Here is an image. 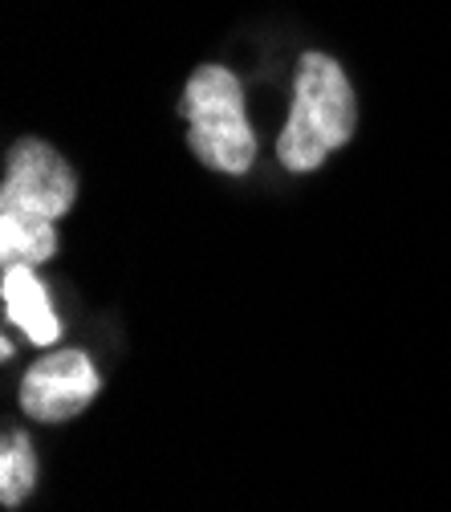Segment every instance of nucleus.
I'll return each instance as SVG.
<instances>
[{
  "label": "nucleus",
  "mask_w": 451,
  "mask_h": 512,
  "mask_svg": "<svg viewBox=\"0 0 451 512\" xmlns=\"http://www.w3.org/2000/svg\"><path fill=\"white\" fill-rule=\"evenodd\" d=\"M74 196H78V179H74L70 163L61 159L49 143L21 139L13 147L5 191H0V208L41 216V220H57V216H66L74 208Z\"/></svg>",
  "instance_id": "obj_3"
},
{
  "label": "nucleus",
  "mask_w": 451,
  "mask_h": 512,
  "mask_svg": "<svg viewBox=\"0 0 451 512\" xmlns=\"http://www.w3.org/2000/svg\"><path fill=\"white\" fill-rule=\"evenodd\" d=\"M37 484V460H33V443L21 431L5 435V447H0V500L9 508L21 504Z\"/></svg>",
  "instance_id": "obj_7"
},
{
  "label": "nucleus",
  "mask_w": 451,
  "mask_h": 512,
  "mask_svg": "<svg viewBox=\"0 0 451 512\" xmlns=\"http://www.w3.org/2000/svg\"><path fill=\"white\" fill-rule=\"evenodd\" d=\"M98 395V370L82 350H57L29 366L21 378V407L41 423L82 415Z\"/></svg>",
  "instance_id": "obj_4"
},
{
  "label": "nucleus",
  "mask_w": 451,
  "mask_h": 512,
  "mask_svg": "<svg viewBox=\"0 0 451 512\" xmlns=\"http://www.w3.org/2000/svg\"><path fill=\"white\" fill-rule=\"evenodd\" d=\"M5 313L17 330H25L29 342L53 346L61 338V322L49 309V297L29 265H5Z\"/></svg>",
  "instance_id": "obj_5"
},
{
  "label": "nucleus",
  "mask_w": 451,
  "mask_h": 512,
  "mask_svg": "<svg viewBox=\"0 0 451 512\" xmlns=\"http://www.w3.org/2000/svg\"><path fill=\"white\" fill-rule=\"evenodd\" d=\"M49 256H57L53 220L0 208V261H5V265H29L33 269V265L49 261Z\"/></svg>",
  "instance_id": "obj_6"
},
{
  "label": "nucleus",
  "mask_w": 451,
  "mask_h": 512,
  "mask_svg": "<svg viewBox=\"0 0 451 512\" xmlns=\"http://www.w3.org/2000/svg\"><path fill=\"white\" fill-rule=\"evenodd\" d=\"M179 110L187 118V143L212 171L244 175L256 159V135L244 114V90L232 70L200 66L187 78Z\"/></svg>",
  "instance_id": "obj_2"
},
{
  "label": "nucleus",
  "mask_w": 451,
  "mask_h": 512,
  "mask_svg": "<svg viewBox=\"0 0 451 512\" xmlns=\"http://www.w3.org/2000/svg\"><path fill=\"white\" fill-rule=\"evenodd\" d=\"M354 90L346 70L326 53H305L297 70V94L289 122L277 139V155L289 171H313L330 151L350 143L354 135Z\"/></svg>",
  "instance_id": "obj_1"
}]
</instances>
